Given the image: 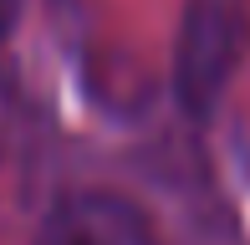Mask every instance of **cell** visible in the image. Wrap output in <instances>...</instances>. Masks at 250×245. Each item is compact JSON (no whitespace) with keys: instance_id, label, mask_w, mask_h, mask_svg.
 <instances>
[{"instance_id":"obj_3","label":"cell","mask_w":250,"mask_h":245,"mask_svg":"<svg viewBox=\"0 0 250 245\" xmlns=\"http://www.w3.org/2000/svg\"><path fill=\"white\" fill-rule=\"evenodd\" d=\"M21 5H26V0H0V41H5L10 31H16V20H21Z\"/></svg>"},{"instance_id":"obj_1","label":"cell","mask_w":250,"mask_h":245,"mask_svg":"<svg viewBox=\"0 0 250 245\" xmlns=\"http://www.w3.org/2000/svg\"><path fill=\"white\" fill-rule=\"evenodd\" d=\"M250 41L245 0H189L174 46V97L189 118H209Z\"/></svg>"},{"instance_id":"obj_2","label":"cell","mask_w":250,"mask_h":245,"mask_svg":"<svg viewBox=\"0 0 250 245\" xmlns=\"http://www.w3.org/2000/svg\"><path fill=\"white\" fill-rule=\"evenodd\" d=\"M36 245H158V235L133 199L107 189H82L46 215Z\"/></svg>"}]
</instances>
